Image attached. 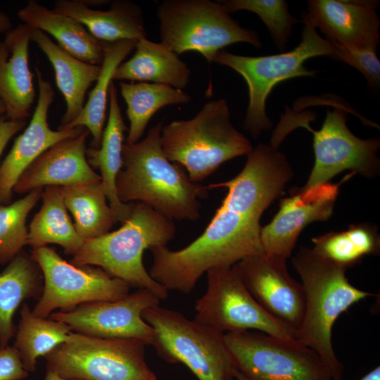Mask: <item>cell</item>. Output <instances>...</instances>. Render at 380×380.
Here are the masks:
<instances>
[{
    "mask_svg": "<svg viewBox=\"0 0 380 380\" xmlns=\"http://www.w3.org/2000/svg\"><path fill=\"white\" fill-rule=\"evenodd\" d=\"M293 176L281 151L270 144H258L236 177L208 186L209 190L226 187L227 194L197 239L177 251L167 246L151 249V277L168 291L189 293L210 270L232 267L245 258L264 253L261 216Z\"/></svg>",
    "mask_w": 380,
    "mask_h": 380,
    "instance_id": "1",
    "label": "cell"
},
{
    "mask_svg": "<svg viewBox=\"0 0 380 380\" xmlns=\"http://www.w3.org/2000/svg\"><path fill=\"white\" fill-rule=\"evenodd\" d=\"M162 127L158 122L141 141L124 143L122 167L115 179L118 196L124 203L142 202L171 220H195L200 216L199 200L209 189L167 159L160 141Z\"/></svg>",
    "mask_w": 380,
    "mask_h": 380,
    "instance_id": "2",
    "label": "cell"
},
{
    "mask_svg": "<svg viewBox=\"0 0 380 380\" xmlns=\"http://www.w3.org/2000/svg\"><path fill=\"white\" fill-rule=\"evenodd\" d=\"M301 279L305 295L303 320L297 340L315 351L327 368L331 380H342L343 365L332 345V329L338 317L353 304L373 296L351 284L346 268L302 246L291 259Z\"/></svg>",
    "mask_w": 380,
    "mask_h": 380,
    "instance_id": "3",
    "label": "cell"
},
{
    "mask_svg": "<svg viewBox=\"0 0 380 380\" xmlns=\"http://www.w3.org/2000/svg\"><path fill=\"white\" fill-rule=\"evenodd\" d=\"M175 232L172 220L142 202H132L130 215L121 227L84 240L70 262L97 266L130 286L148 290L164 300L168 291L146 271L142 257L147 248L167 246Z\"/></svg>",
    "mask_w": 380,
    "mask_h": 380,
    "instance_id": "4",
    "label": "cell"
},
{
    "mask_svg": "<svg viewBox=\"0 0 380 380\" xmlns=\"http://www.w3.org/2000/svg\"><path fill=\"white\" fill-rule=\"evenodd\" d=\"M160 141L167 159L182 166L196 183L222 163L247 156L253 148L232 125L224 99L208 101L189 120H173L163 126Z\"/></svg>",
    "mask_w": 380,
    "mask_h": 380,
    "instance_id": "5",
    "label": "cell"
},
{
    "mask_svg": "<svg viewBox=\"0 0 380 380\" xmlns=\"http://www.w3.org/2000/svg\"><path fill=\"white\" fill-rule=\"evenodd\" d=\"M303 24L299 44L289 51L247 56L221 50L213 58V62L230 68L244 79L248 89V105L243 128L254 139L272 127L266 113V101L276 85L292 78L314 76L317 71L305 66L311 58L327 56L338 61V46L321 37L310 24Z\"/></svg>",
    "mask_w": 380,
    "mask_h": 380,
    "instance_id": "6",
    "label": "cell"
},
{
    "mask_svg": "<svg viewBox=\"0 0 380 380\" xmlns=\"http://www.w3.org/2000/svg\"><path fill=\"white\" fill-rule=\"evenodd\" d=\"M347 110L336 106L327 110L321 128L313 129L309 124L310 115L296 114L289 107L275 129L271 145L278 148L286 134L296 127H303L313 135L315 162L311 173L302 189L329 182L341 172L350 170L366 178H374L380 172L377 152L379 138L360 139L347 126Z\"/></svg>",
    "mask_w": 380,
    "mask_h": 380,
    "instance_id": "7",
    "label": "cell"
},
{
    "mask_svg": "<svg viewBox=\"0 0 380 380\" xmlns=\"http://www.w3.org/2000/svg\"><path fill=\"white\" fill-rule=\"evenodd\" d=\"M156 15L161 42L178 56L196 51L211 63L229 45L262 46L257 32L241 27L219 1L165 0L158 4Z\"/></svg>",
    "mask_w": 380,
    "mask_h": 380,
    "instance_id": "8",
    "label": "cell"
},
{
    "mask_svg": "<svg viewBox=\"0 0 380 380\" xmlns=\"http://www.w3.org/2000/svg\"><path fill=\"white\" fill-rule=\"evenodd\" d=\"M141 317L153 330L151 345L163 360L184 364L198 380H234L223 333L159 304Z\"/></svg>",
    "mask_w": 380,
    "mask_h": 380,
    "instance_id": "9",
    "label": "cell"
},
{
    "mask_svg": "<svg viewBox=\"0 0 380 380\" xmlns=\"http://www.w3.org/2000/svg\"><path fill=\"white\" fill-rule=\"evenodd\" d=\"M144 341L106 338L70 331L44 357L47 370L65 379L157 380L146 360Z\"/></svg>",
    "mask_w": 380,
    "mask_h": 380,
    "instance_id": "10",
    "label": "cell"
},
{
    "mask_svg": "<svg viewBox=\"0 0 380 380\" xmlns=\"http://www.w3.org/2000/svg\"><path fill=\"white\" fill-rule=\"evenodd\" d=\"M224 339L235 369L250 380H331L317 353L298 340L253 330Z\"/></svg>",
    "mask_w": 380,
    "mask_h": 380,
    "instance_id": "11",
    "label": "cell"
},
{
    "mask_svg": "<svg viewBox=\"0 0 380 380\" xmlns=\"http://www.w3.org/2000/svg\"><path fill=\"white\" fill-rule=\"evenodd\" d=\"M207 277L206 291L195 303L196 321L223 334L254 330L297 340V330L266 311L233 266L210 270Z\"/></svg>",
    "mask_w": 380,
    "mask_h": 380,
    "instance_id": "12",
    "label": "cell"
},
{
    "mask_svg": "<svg viewBox=\"0 0 380 380\" xmlns=\"http://www.w3.org/2000/svg\"><path fill=\"white\" fill-rule=\"evenodd\" d=\"M31 255L44 276V289L32 314L46 318L56 309L70 310L94 301H112L129 293L130 286L99 267L77 266L63 260L55 248H33Z\"/></svg>",
    "mask_w": 380,
    "mask_h": 380,
    "instance_id": "13",
    "label": "cell"
},
{
    "mask_svg": "<svg viewBox=\"0 0 380 380\" xmlns=\"http://www.w3.org/2000/svg\"><path fill=\"white\" fill-rule=\"evenodd\" d=\"M160 299L145 289L128 293L116 300L80 304L66 311L50 315V318L67 324L76 332L106 338H137L148 346L153 330L142 318L146 308L159 304Z\"/></svg>",
    "mask_w": 380,
    "mask_h": 380,
    "instance_id": "14",
    "label": "cell"
},
{
    "mask_svg": "<svg viewBox=\"0 0 380 380\" xmlns=\"http://www.w3.org/2000/svg\"><path fill=\"white\" fill-rule=\"evenodd\" d=\"M354 175H347L338 183L329 182L307 189H292L289 197L281 199L279 209L272 221L261 229L264 253L289 258L300 232L308 224L331 217L341 185Z\"/></svg>",
    "mask_w": 380,
    "mask_h": 380,
    "instance_id": "15",
    "label": "cell"
},
{
    "mask_svg": "<svg viewBox=\"0 0 380 380\" xmlns=\"http://www.w3.org/2000/svg\"><path fill=\"white\" fill-rule=\"evenodd\" d=\"M286 259L265 253L233 265L246 289L269 313L298 330L305 310L301 283L289 274Z\"/></svg>",
    "mask_w": 380,
    "mask_h": 380,
    "instance_id": "16",
    "label": "cell"
},
{
    "mask_svg": "<svg viewBox=\"0 0 380 380\" xmlns=\"http://www.w3.org/2000/svg\"><path fill=\"white\" fill-rule=\"evenodd\" d=\"M302 22L319 29L327 40L357 49L377 50L380 21L376 0H310Z\"/></svg>",
    "mask_w": 380,
    "mask_h": 380,
    "instance_id": "17",
    "label": "cell"
},
{
    "mask_svg": "<svg viewBox=\"0 0 380 380\" xmlns=\"http://www.w3.org/2000/svg\"><path fill=\"white\" fill-rule=\"evenodd\" d=\"M35 70L39 89L37 106L29 125L15 139L0 166V205L11 203L18 179L41 154L61 141L77 137L84 129L77 127L55 131L50 128L48 112L54 100V91L39 68H35Z\"/></svg>",
    "mask_w": 380,
    "mask_h": 380,
    "instance_id": "18",
    "label": "cell"
},
{
    "mask_svg": "<svg viewBox=\"0 0 380 380\" xmlns=\"http://www.w3.org/2000/svg\"><path fill=\"white\" fill-rule=\"evenodd\" d=\"M89 133L84 127L77 137L51 146L23 172L13 191L22 194L44 186L101 181V176L87 160L86 140Z\"/></svg>",
    "mask_w": 380,
    "mask_h": 380,
    "instance_id": "19",
    "label": "cell"
},
{
    "mask_svg": "<svg viewBox=\"0 0 380 380\" xmlns=\"http://www.w3.org/2000/svg\"><path fill=\"white\" fill-rule=\"evenodd\" d=\"M32 30L25 23L18 25L0 42V99L6 107L5 115L12 121L30 116L36 96L28 63Z\"/></svg>",
    "mask_w": 380,
    "mask_h": 380,
    "instance_id": "20",
    "label": "cell"
},
{
    "mask_svg": "<svg viewBox=\"0 0 380 380\" xmlns=\"http://www.w3.org/2000/svg\"><path fill=\"white\" fill-rule=\"evenodd\" d=\"M53 10L74 18L102 42L147 38L141 8L129 0L113 1L106 11L91 8L84 1L57 0Z\"/></svg>",
    "mask_w": 380,
    "mask_h": 380,
    "instance_id": "21",
    "label": "cell"
},
{
    "mask_svg": "<svg viewBox=\"0 0 380 380\" xmlns=\"http://www.w3.org/2000/svg\"><path fill=\"white\" fill-rule=\"evenodd\" d=\"M31 41L35 42L51 62L56 84L66 103L58 129L73 121L81 113L89 87L97 80L101 65L82 61L54 43L44 32L33 29Z\"/></svg>",
    "mask_w": 380,
    "mask_h": 380,
    "instance_id": "22",
    "label": "cell"
},
{
    "mask_svg": "<svg viewBox=\"0 0 380 380\" xmlns=\"http://www.w3.org/2000/svg\"><path fill=\"white\" fill-rule=\"evenodd\" d=\"M109 113L99 148L86 150L87 160L93 168L101 172V182L110 208L117 220L123 223L129 216L132 202L122 203L117 194L115 179L122 167L124 133L127 129L118 103L117 88L111 82L109 89Z\"/></svg>",
    "mask_w": 380,
    "mask_h": 380,
    "instance_id": "23",
    "label": "cell"
},
{
    "mask_svg": "<svg viewBox=\"0 0 380 380\" xmlns=\"http://www.w3.org/2000/svg\"><path fill=\"white\" fill-rule=\"evenodd\" d=\"M134 49V55L117 68L113 81L163 84L179 89L188 86L190 69L164 44L142 38L137 41Z\"/></svg>",
    "mask_w": 380,
    "mask_h": 380,
    "instance_id": "24",
    "label": "cell"
},
{
    "mask_svg": "<svg viewBox=\"0 0 380 380\" xmlns=\"http://www.w3.org/2000/svg\"><path fill=\"white\" fill-rule=\"evenodd\" d=\"M18 16L32 29L47 32L58 45L88 63L101 65L104 58L103 42L99 41L74 18L55 12L34 0L21 8Z\"/></svg>",
    "mask_w": 380,
    "mask_h": 380,
    "instance_id": "25",
    "label": "cell"
},
{
    "mask_svg": "<svg viewBox=\"0 0 380 380\" xmlns=\"http://www.w3.org/2000/svg\"><path fill=\"white\" fill-rule=\"evenodd\" d=\"M44 276L38 263L23 249L0 273V348L15 334L13 317L18 306L28 298H39Z\"/></svg>",
    "mask_w": 380,
    "mask_h": 380,
    "instance_id": "26",
    "label": "cell"
},
{
    "mask_svg": "<svg viewBox=\"0 0 380 380\" xmlns=\"http://www.w3.org/2000/svg\"><path fill=\"white\" fill-rule=\"evenodd\" d=\"M41 198L42 205L28 227L27 244L36 248L56 243L63 248L65 253L73 255L84 240L68 215L61 186L44 187Z\"/></svg>",
    "mask_w": 380,
    "mask_h": 380,
    "instance_id": "27",
    "label": "cell"
},
{
    "mask_svg": "<svg viewBox=\"0 0 380 380\" xmlns=\"http://www.w3.org/2000/svg\"><path fill=\"white\" fill-rule=\"evenodd\" d=\"M136 42L131 39L103 42L104 58L101 72L89 94L87 102L73 121L58 129L86 127L92 136L91 147L99 148L106 121L107 100L114 72L134 49Z\"/></svg>",
    "mask_w": 380,
    "mask_h": 380,
    "instance_id": "28",
    "label": "cell"
},
{
    "mask_svg": "<svg viewBox=\"0 0 380 380\" xmlns=\"http://www.w3.org/2000/svg\"><path fill=\"white\" fill-rule=\"evenodd\" d=\"M64 203L72 213L74 226L84 241L102 236L118 222L107 203L101 180L61 186Z\"/></svg>",
    "mask_w": 380,
    "mask_h": 380,
    "instance_id": "29",
    "label": "cell"
},
{
    "mask_svg": "<svg viewBox=\"0 0 380 380\" xmlns=\"http://www.w3.org/2000/svg\"><path fill=\"white\" fill-rule=\"evenodd\" d=\"M120 94L127 105L129 128L127 144L139 141L153 115L160 108L186 104L191 97L182 89L163 84L150 82H119Z\"/></svg>",
    "mask_w": 380,
    "mask_h": 380,
    "instance_id": "30",
    "label": "cell"
},
{
    "mask_svg": "<svg viewBox=\"0 0 380 380\" xmlns=\"http://www.w3.org/2000/svg\"><path fill=\"white\" fill-rule=\"evenodd\" d=\"M312 251L333 263L348 269L366 255H379L380 236L370 223L353 224L342 232H331L312 239Z\"/></svg>",
    "mask_w": 380,
    "mask_h": 380,
    "instance_id": "31",
    "label": "cell"
},
{
    "mask_svg": "<svg viewBox=\"0 0 380 380\" xmlns=\"http://www.w3.org/2000/svg\"><path fill=\"white\" fill-rule=\"evenodd\" d=\"M71 331L70 327L64 322L34 316L29 305L23 303L13 347L18 350L25 369L34 372L37 358L44 357L65 342Z\"/></svg>",
    "mask_w": 380,
    "mask_h": 380,
    "instance_id": "32",
    "label": "cell"
},
{
    "mask_svg": "<svg viewBox=\"0 0 380 380\" xmlns=\"http://www.w3.org/2000/svg\"><path fill=\"white\" fill-rule=\"evenodd\" d=\"M43 190L35 189L12 203L0 205V265L9 262L27 245V217Z\"/></svg>",
    "mask_w": 380,
    "mask_h": 380,
    "instance_id": "33",
    "label": "cell"
},
{
    "mask_svg": "<svg viewBox=\"0 0 380 380\" xmlns=\"http://www.w3.org/2000/svg\"><path fill=\"white\" fill-rule=\"evenodd\" d=\"M229 13L248 11L255 13L268 29L277 49L285 51L293 25L299 20L289 11L284 0H224L219 1Z\"/></svg>",
    "mask_w": 380,
    "mask_h": 380,
    "instance_id": "34",
    "label": "cell"
},
{
    "mask_svg": "<svg viewBox=\"0 0 380 380\" xmlns=\"http://www.w3.org/2000/svg\"><path fill=\"white\" fill-rule=\"evenodd\" d=\"M337 45L339 48V61L358 70L364 76L369 86L372 87L379 86L380 61L376 50L357 49Z\"/></svg>",
    "mask_w": 380,
    "mask_h": 380,
    "instance_id": "35",
    "label": "cell"
},
{
    "mask_svg": "<svg viewBox=\"0 0 380 380\" xmlns=\"http://www.w3.org/2000/svg\"><path fill=\"white\" fill-rule=\"evenodd\" d=\"M28 374L15 348H0V380H22Z\"/></svg>",
    "mask_w": 380,
    "mask_h": 380,
    "instance_id": "36",
    "label": "cell"
},
{
    "mask_svg": "<svg viewBox=\"0 0 380 380\" xmlns=\"http://www.w3.org/2000/svg\"><path fill=\"white\" fill-rule=\"evenodd\" d=\"M26 120L12 121L5 114L0 116V157L6 144L18 131L25 125Z\"/></svg>",
    "mask_w": 380,
    "mask_h": 380,
    "instance_id": "37",
    "label": "cell"
},
{
    "mask_svg": "<svg viewBox=\"0 0 380 380\" xmlns=\"http://www.w3.org/2000/svg\"><path fill=\"white\" fill-rule=\"evenodd\" d=\"M11 29V20L8 15L0 11V32L6 33Z\"/></svg>",
    "mask_w": 380,
    "mask_h": 380,
    "instance_id": "38",
    "label": "cell"
},
{
    "mask_svg": "<svg viewBox=\"0 0 380 380\" xmlns=\"http://www.w3.org/2000/svg\"><path fill=\"white\" fill-rule=\"evenodd\" d=\"M360 380H380V366L370 370Z\"/></svg>",
    "mask_w": 380,
    "mask_h": 380,
    "instance_id": "39",
    "label": "cell"
},
{
    "mask_svg": "<svg viewBox=\"0 0 380 380\" xmlns=\"http://www.w3.org/2000/svg\"><path fill=\"white\" fill-rule=\"evenodd\" d=\"M45 380H77V379H65L61 377V376H59L56 372L51 370L46 369Z\"/></svg>",
    "mask_w": 380,
    "mask_h": 380,
    "instance_id": "40",
    "label": "cell"
},
{
    "mask_svg": "<svg viewBox=\"0 0 380 380\" xmlns=\"http://www.w3.org/2000/svg\"><path fill=\"white\" fill-rule=\"evenodd\" d=\"M234 380H250L248 379L246 376H244L242 373H241L237 369H234Z\"/></svg>",
    "mask_w": 380,
    "mask_h": 380,
    "instance_id": "41",
    "label": "cell"
},
{
    "mask_svg": "<svg viewBox=\"0 0 380 380\" xmlns=\"http://www.w3.org/2000/svg\"><path fill=\"white\" fill-rule=\"evenodd\" d=\"M6 107L3 101L0 99V116L5 114Z\"/></svg>",
    "mask_w": 380,
    "mask_h": 380,
    "instance_id": "42",
    "label": "cell"
}]
</instances>
